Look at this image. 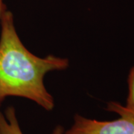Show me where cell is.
Instances as JSON below:
<instances>
[{
    "instance_id": "obj_2",
    "label": "cell",
    "mask_w": 134,
    "mask_h": 134,
    "mask_svg": "<svg viewBox=\"0 0 134 134\" xmlns=\"http://www.w3.org/2000/svg\"><path fill=\"white\" fill-rule=\"evenodd\" d=\"M107 110L117 113L119 118L98 121L77 114L72 127L64 134H134V113L115 101L107 104Z\"/></svg>"
},
{
    "instance_id": "obj_5",
    "label": "cell",
    "mask_w": 134,
    "mask_h": 134,
    "mask_svg": "<svg viewBox=\"0 0 134 134\" xmlns=\"http://www.w3.org/2000/svg\"><path fill=\"white\" fill-rule=\"evenodd\" d=\"M5 10H7V7L6 5L4 4L3 0H0V20L2 18V16L3 14V13L5 12Z\"/></svg>"
},
{
    "instance_id": "obj_1",
    "label": "cell",
    "mask_w": 134,
    "mask_h": 134,
    "mask_svg": "<svg viewBox=\"0 0 134 134\" xmlns=\"http://www.w3.org/2000/svg\"><path fill=\"white\" fill-rule=\"evenodd\" d=\"M0 25V105L7 97L16 96L52 110L54 98L45 86L44 77L49 72L66 69L69 60L54 55L40 58L29 52L17 34L14 15L8 9Z\"/></svg>"
},
{
    "instance_id": "obj_3",
    "label": "cell",
    "mask_w": 134,
    "mask_h": 134,
    "mask_svg": "<svg viewBox=\"0 0 134 134\" xmlns=\"http://www.w3.org/2000/svg\"><path fill=\"white\" fill-rule=\"evenodd\" d=\"M64 132L63 127L58 125L54 129L52 134H64ZM0 134H23L14 107H8L4 114L0 111Z\"/></svg>"
},
{
    "instance_id": "obj_4",
    "label": "cell",
    "mask_w": 134,
    "mask_h": 134,
    "mask_svg": "<svg viewBox=\"0 0 134 134\" xmlns=\"http://www.w3.org/2000/svg\"><path fill=\"white\" fill-rule=\"evenodd\" d=\"M127 83L129 92L127 98V103L125 107L127 110L134 113V66L132 67L130 71Z\"/></svg>"
}]
</instances>
